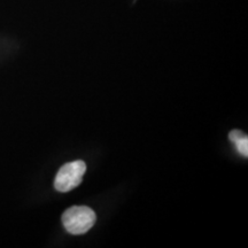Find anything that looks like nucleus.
<instances>
[{
    "label": "nucleus",
    "mask_w": 248,
    "mask_h": 248,
    "mask_svg": "<svg viewBox=\"0 0 248 248\" xmlns=\"http://www.w3.org/2000/svg\"><path fill=\"white\" fill-rule=\"evenodd\" d=\"M97 215L88 206H73L62 215V224L70 234H84L94 225Z\"/></svg>",
    "instance_id": "nucleus-1"
},
{
    "label": "nucleus",
    "mask_w": 248,
    "mask_h": 248,
    "mask_svg": "<svg viewBox=\"0 0 248 248\" xmlns=\"http://www.w3.org/2000/svg\"><path fill=\"white\" fill-rule=\"evenodd\" d=\"M86 171L84 161L76 160L68 162L59 169L54 181L55 190L66 193L77 187L83 181V176Z\"/></svg>",
    "instance_id": "nucleus-2"
},
{
    "label": "nucleus",
    "mask_w": 248,
    "mask_h": 248,
    "mask_svg": "<svg viewBox=\"0 0 248 248\" xmlns=\"http://www.w3.org/2000/svg\"><path fill=\"white\" fill-rule=\"evenodd\" d=\"M229 138L233 142V145L237 147V151L243 155V156H248V137L245 135V132L240 130H232L229 133Z\"/></svg>",
    "instance_id": "nucleus-3"
}]
</instances>
